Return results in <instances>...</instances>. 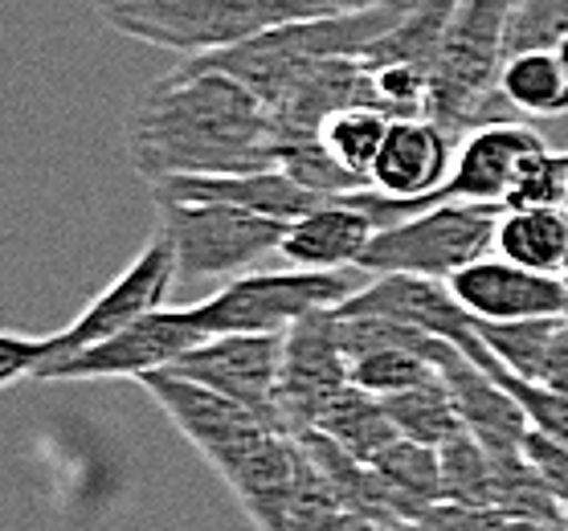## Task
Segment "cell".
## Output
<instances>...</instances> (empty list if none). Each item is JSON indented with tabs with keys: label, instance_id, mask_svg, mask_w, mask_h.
Instances as JSON below:
<instances>
[{
	"label": "cell",
	"instance_id": "obj_34",
	"mask_svg": "<svg viewBox=\"0 0 568 531\" xmlns=\"http://www.w3.org/2000/svg\"><path fill=\"white\" fill-rule=\"evenodd\" d=\"M565 283H568V266H565Z\"/></svg>",
	"mask_w": 568,
	"mask_h": 531
},
{
	"label": "cell",
	"instance_id": "obj_25",
	"mask_svg": "<svg viewBox=\"0 0 568 531\" xmlns=\"http://www.w3.org/2000/svg\"><path fill=\"white\" fill-rule=\"evenodd\" d=\"M442 458V499L458 507H478V511H495V482H491V453L487 446L470 433L458 429L454 438L438 446Z\"/></svg>",
	"mask_w": 568,
	"mask_h": 531
},
{
	"label": "cell",
	"instance_id": "obj_12",
	"mask_svg": "<svg viewBox=\"0 0 568 531\" xmlns=\"http://www.w3.org/2000/svg\"><path fill=\"white\" fill-rule=\"evenodd\" d=\"M446 286L475 315V324H516V319H544V315L568 312V283L560 274L528 270L499 254L463 266Z\"/></svg>",
	"mask_w": 568,
	"mask_h": 531
},
{
	"label": "cell",
	"instance_id": "obj_19",
	"mask_svg": "<svg viewBox=\"0 0 568 531\" xmlns=\"http://www.w3.org/2000/svg\"><path fill=\"white\" fill-rule=\"evenodd\" d=\"M504 94L519 119H560L568 115V70L556 50L511 53L499 74Z\"/></svg>",
	"mask_w": 568,
	"mask_h": 531
},
{
	"label": "cell",
	"instance_id": "obj_35",
	"mask_svg": "<svg viewBox=\"0 0 568 531\" xmlns=\"http://www.w3.org/2000/svg\"><path fill=\"white\" fill-rule=\"evenodd\" d=\"M397 531H414V528H397Z\"/></svg>",
	"mask_w": 568,
	"mask_h": 531
},
{
	"label": "cell",
	"instance_id": "obj_8",
	"mask_svg": "<svg viewBox=\"0 0 568 531\" xmlns=\"http://www.w3.org/2000/svg\"><path fill=\"white\" fill-rule=\"evenodd\" d=\"M286 331H237V336H209L193 351L172 364V372L201 380L221 397L246 405L266 426L283 429L278 413V376H283Z\"/></svg>",
	"mask_w": 568,
	"mask_h": 531
},
{
	"label": "cell",
	"instance_id": "obj_15",
	"mask_svg": "<svg viewBox=\"0 0 568 531\" xmlns=\"http://www.w3.org/2000/svg\"><path fill=\"white\" fill-rule=\"evenodd\" d=\"M429 360L446 380V389L454 397V409L463 417V426L475 433L487 450H519L524 433H528V413L519 409V401L495 380L487 368H478L458 344L450 339H434Z\"/></svg>",
	"mask_w": 568,
	"mask_h": 531
},
{
	"label": "cell",
	"instance_id": "obj_1",
	"mask_svg": "<svg viewBox=\"0 0 568 531\" xmlns=\"http://www.w3.org/2000/svg\"><path fill=\"white\" fill-rule=\"evenodd\" d=\"M131 169L148 184L169 176H230L278 169L283 127L258 94L217 70L176 65L131 111Z\"/></svg>",
	"mask_w": 568,
	"mask_h": 531
},
{
	"label": "cell",
	"instance_id": "obj_4",
	"mask_svg": "<svg viewBox=\"0 0 568 531\" xmlns=\"http://www.w3.org/2000/svg\"><path fill=\"white\" fill-rule=\"evenodd\" d=\"M352 270H254L233 274L209 298L184 307V319L201 336H237V331H291L311 312H332L361 290Z\"/></svg>",
	"mask_w": 568,
	"mask_h": 531
},
{
	"label": "cell",
	"instance_id": "obj_16",
	"mask_svg": "<svg viewBox=\"0 0 568 531\" xmlns=\"http://www.w3.org/2000/svg\"><path fill=\"white\" fill-rule=\"evenodd\" d=\"M339 315H385L397 324L422 327L429 336H442L458 344L475 331V315L454 298V290L438 278L422 274H373L348 303L336 307Z\"/></svg>",
	"mask_w": 568,
	"mask_h": 531
},
{
	"label": "cell",
	"instance_id": "obj_26",
	"mask_svg": "<svg viewBox=\"0 0 568 531\" xmlns=\"http://www.w3.org/2000/svg\"><path fill=\"white\" fill-rule=\"evenodd\" d=\"M438 339V336H434ZM429 348H381V351H368V356H356L348 364L352 368V385L364 392H373V397H393V392H405L429 380V376L438 372L434 360H429Z\"/></svg>",
	"mask_w": 568,
	"mask_h": 531
},
{
	"label": "cell",
	"instance_id": "obj_28",
	"mask_svg": "<svg viewBox=\"0 0 568 531\" xmlns=\"http://www.w3.org/2000/svg\"><path fill=\"white\" fill-rule=\"evenodd\" d=\"M568 38V0H516L507 17V58L528 50H560Z\"/></svg>",
	"mask_w": 568,
	"mask_h": 531
},
{
	"label": "cell",
	"instance_id": "obj_24",
	"mask_svg": "<svg viewBox=\"0 0 568 531\" xmlns=\"http://www.w3.org/2000/svg\"><path fill=\"white\" fill-rule=\"evenodd\" d=\"M385 413L393 417L400 438L409 441H426V446H442L446 438H454L463 429V417L454 409V397L446 389V380L438 372L414 385L405 392H393V397H381Z\"/></svg>",
	"mask_w": 568,
	"mask_h": 531
},
{
	"label": "cell",
	"instance_id": "obj_23",
	"mask_svg": "<svg viewBox=\"0 0 568 531\" xmlns=\"http://www.w3.org/2000/svg\"><path fill=\"white\" fill-rule=\"evenodd\" d=\"M388 123H393V115L373 103L344 106V111H336V115H327L320 123V143L348 176L368 184L376 156H381V143L388 135Z\"/></svg>",
	"mask_w": 568,
	"mask_h": 531
},
{
	"label": "cell",
	"instance_id": "obj_31",
	"mask_svg": "<svg viewBox=\"0 0 568 531\" xmlns=\"http://www.w3.org/2000/svg\"><path fill=\"white\" fill-rule=\"evenodd\" d=\"M336 531H385V528H381V523H373V519H364V515H348Z\"/></svg>",
	"mask_w": 568,
	"mask_h": 531
},
{
	"label": "cell",
	"instance_id": "obj_32",
	"mask_svg": "<svg viewBox=\"0 0 568 531\" xmlns=\"http://www.w3.org/2000/svg\"><path fill=\"white\" fill-rule=\"evenodd\" d=\"M504 531H556V528H544V523H528V519H507Z\"/></svg>",
	"mask_w": 568,
	"mask_h": 531
},
{
	"label": "cell",
	"instance_id": "obj_17",
	"mask_svg": "<svg viewBox=\"0 0 568 531\" xmlns=\"http://www.w3.org/2000/svg\"><path fill=\"white\" fill-rule=\"evenodd\" d=\"M376 237V221L348 196H332L286 225L278 258L298 270H356Z\"/></svg>",
	"mask_w": 568,
	"mask_h": 531
},
{
	"label": "cell",
	"instance_id": "obj_9",
	"mask_svg": "<svg viewBox=\"0 0 568 531\" xmlns=\"http://www.w3.org/2000/svg\"><path fill=\"white\" fill-rule=\"evenodd\" d=\"M140 385L217 474L274 429L258 413H250L246 405L230 401L217 389H209L201 380H189V376L172 372V368L143 372Z\"/></svg>",
	"mask_w": 568,
	"mask_h": 531
},
{
	"label": "cell",
	"instance_id": "obj_13",
	"mask_svg": "<svg viewBox=\"0 0 568 531\" xmlns=\"http://www.w3.org/2000/svg\"><path fill=\"white\" fill-rule=\"evenodd\" d=\"M548 147L544 135L524 119H507V123H487V127L466 131L458 140V156L434 201H478V205H504L511 193L519 164Z\"/></svg>",
	"mask_w": 568,
	"mask_h": 531
},
{
	"label": "cell",
	"instance_id": "obj_5",
	"mask_svg": "<svg viewBox=\"0 0 568 531\" xmlns=\"http://www.w3.org/2000/svg\"><path fill=\"white\" fill-rule=\"evenodd\" d=\"M504 221V205L478 201H442L409 221L376 229L368 249L361 254V274H422L450 283L470 262L487 258L495 249V234Z\"/></svg>",
	"mask_w": 568,
	"mask_h": 531
},
{
	"label": "cell",
	"instance_id": "obj_27",
	"mask_svg": "<svg viewBox=\"0 0 568 531\" xmlns=\"http://www.w3.org/2000/svg\"><path fill=\"white\" fill-rule=\"evenodd\" d=\"M504 208H568V152H531L519 164Z\"/></svg>",
	"mask_w": 568,
	"mask_h": 531
},
{
	"label": "cell",
	"instance_id": "obj_11",
	"mask_svg": "<svg viewBox=\"0 0 568 531\" xmlns=\"http://www.w3.org/2000/svg\"><path fill=\"white\" fill-rule=\"evenodd\" d=\"M201 339L209 336H201L184 319V312H152L135 319L131 327H123V331H115V336L74 351L70 360L41 368L33 380H58V385L62 380H115V376H135L140 380L143 372L172 368Z\"/></svg>",
	"mask_w": 568,
	"mask_h": 531
},
{
	"label": "cell",
	"instance_id": "obj_21",
	"mask_svg": "<svg viewBox=\"0 0 568 531\" xmlns=\"http://www.w3.org/2000/svg\"><path fill=\"white\" fill-rule=\"evenodd\" d=\"M454 9H458V0H409L405 17L364 53L361 62L373 65V70L376 65H417L429 74L438 62L442 38H446Z\"/></svg>",
	"mask_w": 568,
	"mask_h": 531
},
{
	"label": "cell",
	"instance_id": "obj_18",
	"mask_svg": "<svg viewBox=\"0 0 568 531\" xmlns=\"http://www.w3.org/2000/svg\"><path fill=\"white\" fill-rule=\"evenodd\" d=\"M495 254L540 274H560L568 266V208H504Z\"/></svg>",
	"mask_w": 568,
	"mask_h": 531
},
{
	"label": "cell",
	"instance_id": "obj_10",
	"mask_svg": "<svg viewBox=\"0 0 568 531\" xmlns=\"http://www.w3.org/2000/svg\"><path fill=\"white\" fill-rule=\"evenodd\" d=\"M352 385V368L339 344V315H303L283 344V376H278V413L286 433L315 429L327 405Z\"/></svg>",
	"mask_w": 568,
	"mask_h": 531
},
{
	"label": "cell",
	"instance_id": "obj_30",
	"mask_svg": "<svg viewBox=\"0 0 568 531\" xmlns=\"http://www.w3.org/2000/svg\"><path fill=\"white\" fill-rule=\"evenodd\" d=\"M327 13H356V9H376V4H400V0H320Z\"/></svg>",
	"mask_w": 568,
	"mask_h": 531
},
{
	"label": "cell",
	"instance_id": "obj_7",
	"mask_svg": "<svg viewBox=\"0 0 568 531\" xmlns=\"http://www.w3.org/2000/svg\"><path fill=\"white\" fill-rule=\"evenodd\" d=\"M176 278H181L176 246H172L169 234L160 229V234L135 254V262H131L128 270L119 274L115 283L106 286L91 307H82V312L74 315V324H65L62 331L45 336V360L38 364V372L41 368H50V364L70 360L74 351L91 348V344H99V339L115 336V331L131 327L135 319H143V315L164 312V298H169Z\"/></svg>",
	"mask_w": 568,
	"mask_h": 531
},
{
	"label": "cell",
	"instance_id": "obj_29",
	"mask_svg": "<svg viewBox=\"0 0 568 531\" xmlns=\"http://www.w3.org/2000/svg\"><path fill=\"white\" fill-rule=\"evenodd\" d=\"M41 360H45V336H21L0 327V392L13 389L17 380H33Z\"/></svg>",
	"mask_w": 568,
	"mask_h": 531
},
{
	"label": "cell",
	"instance_id": "obj_33",
	"mask_svg": "<svg viewBox=\"0 0 568 531\" xmlns=\"http://www.w3.org/2000/svg\"><path fill=\"white\" fill-rule=\"evenodd\" d=\"M556 53H560V62H565V70H568V38L560 41V50H556Z\"/></svg>",
	"mask_w": 568,
	"mask_h": 531
},
{
	"label": "cell",
	"instance_id": "obj_36",
	"mask_svg": "<svg viewBox=\"0 0 568 531\" xmlns=\"http://www.w3.org/2000/svg\"><path fill=\"white\" fill-rule=\"evenodd\" d=\"M565 319H568V312H565Z\"/></svg>",
	"mask_w": 568,
	"mask_h": 531
},
{
	"label": "cell",
	"instance_id": "obj_20",
	"mask_svg": "<svg viewBox=\"0 0 568 531\" xmlns=\"http://www.w3.org/2000/svg\"><path fill=\"white\" fill-rule=\"evenodd\" d=\"M376 474L385 479L393 503H397L400 519L414 528L417 515L429 511L434 503H442V458L438 446L426 441L397 438L388 450H381L373 458Z\"/></svg>",
	"mask_w": 568,
	"mask_h": 531
},
{
	"label": "cell",
	"instance_id": "obj_6",
	"mask_svg": "<svg viewBox=\"0 0 568 531\" xmlns=\"http://www.w3.org/2000/svg\"><path fill=\"white\" fill-rule=\"evenodd\" d=\"M152 201L160 213V229L176 246V266L189 286L246 274L254 262L278 254L291 225L225 201H172V196H152Z\"/></svg>",
	"mask_w": 568,
	"mask_h": 531
},
{
	"label": "cell",
	"instance_id": "obj_2",
	"mask_svg": "<svg viewBox=\"0 0 568 531\" xmlns=\"http://www.w3.org/2000/svg\"><path fill=\"white\" fill-rule=\"evenodd\" d=\"M91 9L106 29L181 58H205L327 13L320 0H91Z\"/></svg>",
	"mask_w": 568,
	"mask_h": 531
},
{
	"label": "cell",
	"instance_id": "obj_3",
	"mask_svg": "<svg viewBox=\"0 0 568 531\" xmlns=\"http://www.w3.org/2000/svg\"><path fill=\"white\" fill-rule=\"evenodd\" d=\"M511 4L516 0H458L450 25H446L438 62L429 70L426 115L458 140L487 123L519 119L499 94Z\"/></svg>",
	"mask_w": 568,
	"mask_h": 531
},
{
	"label": "cell",
	"instance_id": "obj_14",
	"mask_svg": "<svg viewBox=\"0 0 568 531\" xmlns=\"http://www.w3.org/2000/svg\"><path fill=\"white\" fill-rule=\"evenodd\" d=\"M454 156H458V135H450L429 115L393 119L368 184L385 196H414L417 208H429L438 205L434 193L450 176Z\"/></svg>",
	"mask_w": 568,
	"mask_h": 531
},
{
	"label": "cell",
	"instance_id": "obj_22",
	"mask_svg": "<svg viewBox=\"0 0 568 531\" xmlns=\"http://www.w3.org/2000/svg\"><path fill=\"white\" fill-rule=\"evenodd\" d=\"M315 429L327 433L332 441H339V446H344L352 458H361V462H373L376 453L388 450V446L400 438L397 426H393V417H388L385 405H381V397L356 389V385H348L336 401L327 405V413L320 417Z\"/></svg>",
	"mask_w": 568,
	"mask_h": 531
}]
</instances>
